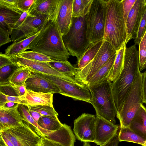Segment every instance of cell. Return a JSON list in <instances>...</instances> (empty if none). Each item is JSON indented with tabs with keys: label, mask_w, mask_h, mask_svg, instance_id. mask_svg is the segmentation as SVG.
<instances>
[{
	"label": "cell",
	"mask_w": 146,
	"mask_h": 146,
	"mask_svg": "<svg viewBox=\"0 0 146 146\" xmlns=\"http://www.w3.org/2000/svg\"><path fill=\"white\" fill-rule=\"evenodd\" d=\"M11 57L18 67H23L28 68L32 72L39 73L54 76L71 82L78 84L76 82L74 78L69 77L57 71L51 67L47 62L32 60L18 55Z\"/></svg>",
	"instance_id": "13"
},
{
	"label": "cell",
	"mask_w": 146,
	"mask_h": 146,
	"mask_svg": "<svg viewBox=\"0 0 146 146\" xmlns=\"http://www.w3.org/2000/svg\"><path fill=\"white\" fill-rule=\"evenodd\" d=\"M49 20L47 16H33L29 14L20 26L13 30L10 35L11 41L13 42L18 41L38 33Z\"/></svg>",
	"instance_id": "11"
},
{
	"label": "cell",
	"mask_w": 146,
	"mask_h": 146,
	"mask_svg": "<svg viewBox=\"0 0 146 146\" xmlns=\"http://www.w3.org/2000/svg\"><path fill=\"white\" fill-rule=\"evenodd\" d=\"M119 142L117 134L106 144L103 146H118Z\"/></svg>",
	"instance_id": "46"
},
{
	"label": "cell",
	"mask_w": 146,
	"mask_h": 146,
	"mask_svg": "<svg viewBox=\"0 0 146 146\" xmlns=\"http://www.w3.org/2000/svg\"><path fill=\"white\" fill-rule=\"evenodd\" d=\"M22 13L0 6V28L10 36Z\"/></svg>",
	"instance_id": "20"
},
{
	"label": "cell",
	"mask_w": 146,
	"mask_h": 146,
	"mask_svg": "<svg viewBox=\"0 0 146 146\" xmlns=\"http://www.w3.org/2000/svg\"><path fill=\"white\" fill-rule=\"evenodd\" d=\"M137 0H122L123 17L125 23L128 15Z\"/></svg>",
	"instance_id": "39"
},
{
	"label": "cell",
	"mask_w": 146,
	"mask_h": 146,
	"mask_svg": "<svg viewBox=\"0 0 146 146\" xmlns=\"http://www.w3.org/2000/svg\"><path fill=\"white\" fill-rule=\"evenodd\" d=\"M112 45L104 41L92 60L80 72L76 73L74 78L78 84L87 85L92 76L116 53Z\"/></svg>",
	"instance_id": "9"
},
{
	"label": "cell",
	"mask_w": 146,
	"mask_h": 146,
	"mask_svg": "<svg viewBox=\"0 0 146 146\" xmlns=\"http://www.w3.org/2000/svg\"><path fill=\"white\" fill-rule=\"evenodd\" d=\"M17 64L14 63L5 66L0 68V82L8 81L7 78L13 71L18 68Z\"/></svg>",
	"instance_id": "36"
},
{
	"label": "cell",
	"mask_w": 146,
	"mask_h": 146,
	"mask_svg": "<svg viewBox=\"0 0 146 146\" xmlns=\"http://www.w3.org/2000/svg\"><path fill=\"white\" fill-rule=\"evenodd\" d=\"M0 139L6 146H14L12 142L1 133H0Z\"/></svg>",
	"instance_id": "47"
},
{
	"label": "cell",
	"mask_w": 146,
	"mask_h": 146,
	"mask_svg": "<svg viewBox=\"0 0 146 146\" xmlns=\"http://www.w3.org/2000/svg\"><path fill=\"white\" fill-rule=\"evenodd\" d=\"M25 96H14L5 94L0 90V106H2L9 102H13L22 104Z\"/></svg>",
	"instance_id": "35"
},
{
	"label": "cell",
	"mask_w": 146,
	"mask_h": 146,
	"mask_svg": "<svg viewBox=\"0 0 146 146\" xmlns=\"http://www.w3.org/2000/svg\"><path fill=\"white\" fill-rule=\"evenodd\" d=\"M119 142H131L146 146V138L133 131L128 127L120 128L118 134Z\"/></svg>",
	"instance_id": "26"
},
{
	"label": "cell",
	"mask_w": 146,
	"mask_h": 146,
	"mask_svg": "<svg viewBox=\"0 0 146 146\" xmlns=\"http://www.w3.org/2000/svg\"><path fill=\"white\" fill-rule=\"evenodd\" d=\"M60 0H35L29 11L33 16H47L50 20L56 19L58 12Z\"/></svg>",
	"instance_id": "17"
},
{
	"label": "cell",
	"mask_w": 146,
	"mask_h": 146,
	"mask_svg": "<svg viewBox=\"0 0 146 146\" xmlns=\"http://www.w3.org/2000/svg\"><path fill=\"white\" fill-rule=\"evenodd\" d=\"M84 17L88 41L94 44L104 39L105 9L104 0H93Z\"/></svg>",
	"instance_id": "7"
},
{
	"label": "cell",
	"mask_w": 146,
	"mask_h": 146,
	"mask_svg": "<svg viewBox=\"0 0 146 146\" xmlns=\"http://www.w3.org/2000/svg\"><path fill=\"white\" fill-rule=\"evenodd\" d=\"M117 53L111 56L108 61L92 77L87 85L102 82L108 79V76L114 63Z\"/></svg>",
	"instance_id": "23"
},
{
	"label": "cell",
	"mask_w": 146,
	"mask_h": 146,
	"mask_svg": "<svg viewBox=\"0 0 146 146\" xmlns=\"http://www.w3.org/2000/svg\"><path fill=\"white\" fill-rule=\"evenodd\" d=\"M0 146H6L4 143L0 139Z\"/></svg>",
	"instance_id": "50"
},
{
	"label": "cell",
	"mask_w": 146,
	"mask_h": 146,
	"mask_svg": "<svg viewBox=\"0 0 146 146\" xmlns=\"http://www.w3.org/2000/svg\"><path fill=\"white\" fill-rule=\"evenodd\" d=\"M35 0H18L17 7L18 11L23 13L29 12Z\"/></svg>",
	"instance_id": "38"
},
{
	"label": "cell",
	"mask_w": 146,
	"mask_h": 146,
	"mask_svg": "<svg viewBox=\"0 0 146 146\" xmlns=\"http://www.w3.org/2000/svg\"><path fill=\"white\" fill-rule=\"evenodd\" d=\"M93 0H73L72 17H84L88 12Z\"/></svg>",
	"instance_id": "30"
},
{
	"label": "cell",
	"mask_w": 146,
	"mask_h": 146,
	"mask_svg": "<svg viewBox=\"0 0 146 146\" xmlns=\"http://www.w3.org/2000/svg\"><path fill=\"white\" fill-rule=\"evenodd\" d=\"M27 107L29 109L36 111L43 115L58 118V114L55 111L53 106L38 105Z\"/></svg>",
	"instance_id": "33"
},
{
	"label": "cell",
	"mask_w": 146,
	"mask_h": 146,
	"mask_svg": "<svg viewBox=\"0 0 146 146\" xmlns=\"http://www.w3.org/2000/svg\"><path fill=\"white\" fill-rule=\"evenodd\" d=\"M142 74L139 70L116 117L120 128L128 127L140 106L146 103V94L142 88Z\"/></svg>",
	"instance_id": "5"
},
{
	"label": "cell",
	"mask_w": 146,
	"mask_h": 146,
	"mask_svg": "<svg viewBox=\"0 0 146 146\" xmlns=\"http://www.w3.org/2000/svg\"><path fill=\"white\" fill-rule=\"evenodd\" d=\"M47 63L53 68L69 77L74 78L76 73L77 68L74 67L68 60H53Z\"/></svg>",
	"instance_id": "29"
},
{
	"label": "cell",
	"mask_w": 146,
	"mask_h": 146,
	"mask_svg": "<svg viewBox=\"0 0 146 146\" xmlns=\"http://www.w3.org/2000/svg\"><path fill=\"white\" fill-rule=\"evenodd\" d=\"M104 41V39H103L92 44L80 59L77 60L78 67L76 73L82 70L92 60Z\"/></svg>",
	"instance_id": "25"
},
{
	"label": "cell",
	"mask_w": 146,
	"mask_h": 146,
	"mask_svg": "<svg viewBox=\"0 0 146 146\" xmlns=\"http://www.w3.org/2000/svg\"><path fill=\"white\" fill-rule=\"evenodd\" d=\"M40 31L29 37L18 41L13 42L5 50V53L11 57L17 55L19 54L28 50L29 45L38 35Z\"/></svg>",
	"instance_id": "24"
},
{
	"label": "cell",
	"mask_w": 146,
	"mask_h": 146,
	"mask_svg": "<svg viewBox=\"0 0 146 146\" xmlns=\"http://www.w3.org/2000/svg\"><path fill=\"white\" fill-rule=\"evenodd\" d=\"M126 44H125L117 51L113 65L110 71L108 79L111 82L116 80L119 76L123 66L124 56Z\"/></svg>",
	"instance_id": "27"
},
{
	"label": "cell",
	"mask_w": 146,
	"mask_h": 146,
	"mask_svg": "<svg viewBox=\"0 0 146 146\" xmlns=\"http://www.w3.org/2000/svg\"><path fill=\"white\" fill-rule=\"evenodd\" d=\"M139 70L138 51L135 44L129 48L126 46L123 69L118 78L111 83L117 111L120 109Z\"/></svg>",
	"instance_id": "3"
},
{
	"label": "cell",
	"mask_w": 146,
	"mask_h": 146,
	"mask_svg": "<svg viewBox=\"0 0 146 146\" xmlns=\"http://www.w3.org/2000/svg\"><path fill=\"white\" fill-rule=\"evenodd\" d=\"M19 104L12 108L0 106V133L23 123V119L18 109Z\"/></svg>",
	"instance_id": "19"
},
{
	"label": "cell",
	"mask_w": 146,
	"mask_h": 146,
	"mask_svg": "<svg viewBox=\"0 0 146 146\" xmlns=\"http://www.w3.org/2000/svg\"><path fill=\"white\" fill-rule=\"evenodd\" d=\"M146 12L143 15L138 29L134 42L135 44L139 45L146 33Z\"/></svg>",
	"instance_id": "37"
},
{
	"label": "cell",
	"mask_w": 146,
	"mask_h": 146,
	"mask_svg": "<svg viewBox=\"0 0 146 146\" xmlns=\"http://www.w3.org/2000/svg\"><path fill=\"white\" fill-rule=\"evenodd\" d=\"M105 22L104 39L116 51L125 44L127 38L122 0H104Z\"/></svg>",
	"instance_id": "2"
},
{
	"label": "cell",
	"mask_w": 146,
	"mask_h": 146,
	"mask_svg": "<svg viewBox=\"0 0 146 146\" xmlns=\"http://www.w3.org/2000/svg\"><path fill=\"white\" fill-rule=\"evenodd\" d=\"M42 137V139L40 146H62L53 142L45 137Z\"/></svg>",
	"instance_id": "44"
},
{
	"label": "cell",
	"mask_w": 146,
	"mask_h": 146,
	"mask_svg": "<svg viewBox=\"0 0 146 146\" xmlns=\"http://www.w3.org/2000/svg\"><path fill=\"white\" fill-rule=\"evenodd\" d=\"M128 127L146 138V110L143 104L141 105Z\"/></svg>",
	"instance_id": "22"
},
{
	"label": "cell",
	"mask_w": 146,
	"mask_h": 146,
	"mask_svg": "<svg viewBox=\"0 0 146 146\" xmlns=\"http://www.w3.org/2000/svg\"><path fill=\"white\" fill-rule=\"evenodd\" d=\"M146 12V0H137L130 11L125 23L127 42L135 39L142 17Z\"/></svg>",
	"instance_id": "14"
},
{
	"label": "cell",
	"mask_w": 146,
	"mask_h": 146,
	"mask_svg": "<svg viewBox=\"0 0 146 146\" xmlns=\"http://www.w3.org/2000/svg\"><path fill=\"white\" fill-rule=\"evenodd\" d=\"M31 72L28 68L20 67L15 69L7 78L10 83L16 86L25 84L27 79L30 77Z\"/></svg>",
	"instance_id": "28"
},
{
	"label": "cell",
	"mask_w": 146,
	"mask_h": 146,
	"mask_svg": "<svg viewBox=\"0 0 146 146\" xmlns=\"http://www.w3.org/2000/svg\"><path fill=\"white\" fill-rule=\"evenodd\" d=\"M96 117L84 113L74 121L73 133L76 138L81 142H94Z\"/></svg>",
	"instance_id": "12"
},
{
	"label": "cell",
	"mask_w": 146,
	"mask_h": 146,
	"mask_svg": "<svg viewBox=\"0 0 146 146\" xmlns=\"http://www.w3.org/2000/svg\"><path fill=\"white\" fill-rule=\"evenodd\" d=\"M9 36L3 30L0 28V48L2 46L11 42Z\"/></svg>",
	"instance_id": "42"
},
{
	"label": "cell",
	"mask_w": 146,
	"mask_h": 146,
	"mask_svg": "<svg viewBox=\"0 0 146 146\" xmlns=\"http://www.w3.org/2000/svg\"><path fill=\"white\" fill-rule=\"evenodd\" d=\"M38 125L44 129L52 131L60 129L63 125L58 118L43 115L39 119Z\"/></svg>",
	"instance_id": "31"
},
{
	"label": "cell",
	"mask_w": 146,
	"mask_h": 146,
	"mask_svg": "<svg viewBox=\"0 0 146 146\" xmlns=\"http://www.w3.org/2000/svg\"><path fill=\"white\" fill-rule=\"evenodd\" d=\"M139 45V70L141 72L146 68V33Z\"/></svg>",
	"instance_id": "34"
},
{
	"label": "cell",
	"mask_w": 146,
	"mask_h": 146,
	"mask_svg": "<svg viewBox=\"0 0 146 146\" xmlns=\"http://www.w3.org/2000/svg\"><path fill=\"white\" fill-rule=\"evenodd\" d=\"M18 104L14 102H9L5 104L2 106L7 108H12L15 107Z\"/></svg>",
	"instance_id": "48"
},
{
	"label": "cell",
	"mask_w": 146,
	"mask_h": 146,
	"mask_svg": "<svg viewBox=\"0 0 146 146\" xmlns=\"http://www.w3.org/2000/svg\"><path fill=\"white\" fill-rule=\"evenodd\" d=\"M73 0H60L58 12L56 23L62 36L68 32L72 21Z\"/></svg>",
	"instance_id": "16"
},
{
	"label": "cell",
	"mask_w": 146,
	"mask_h": 146,
	"mask_svg": "<svg viewBox=\"0 0 146 146\" xmlns=\"http://www.w3.org/2000/svg\"><path fill=\"white\" fill-rule=\"evenodd\" d=\"M84 17H72L68 32L62 36L64 44L70 55L76 57L77 60L92 44L86 38Z\"/></svg>",
	"instance_id": "6"
},
{
	"label": "cell",
	"mask_w": 146,
	"mask_h": 146,
	"mask_svg": "<svg viewBox=\"0 0 146 146\" xmlns=\"http://www.w3.org/2000/svg\"><path fill=\"white\" fill-rule=\"evenodd\" d=\"M53 94L36 92L26 89L22 104L27 106L38 105L53 106Z\"/></svg>",
	"instance_id": "21"
},
{
	"label": "cell",
	"mask_w": 146,
	"mask_h": 146,
	"mask_svg": "<svg viewBox=\"0 0 146 146\" xmlns=\"http://www.w3.org/2000/svg\"><path fill=\"white\" fill-rule=\"evenodd\" d=\"M119 126L100 117H95L94 141L97 145H105L117 133Z\"/></svg>",
	"instance_id": "15"
},
{
	"label": "cell",
	"mask_w": 146,
	"mask_h": 146,
	"mask_svg": "<svg viewBox=\"0 0 146 146\" xmlns=\"http://www.w3.org/2000/svg\"><path fill=\"white\" fill-rule=\"evenodd\" d=\"M14 62L11 57L5 53L0 52V68L2 67Z\"/></svg>",
	"instance_id": "41"
},
{
	"label": "cell",
	"mask_w": 146,
	"mask_h": 146,
	"mask_svg": "<svg viewBox=\"0 0 146 146\" xmlns=\"http://www.w3.org/2000/svg\"><path fill=\"white\" fill-rule=\"evenodd\" d=\"M34 73V72H33ZM56 86L61 94L74 100L82 101L91 104V96L87 85L71 82L58 77L35 73Z\"/></svg>",
	"instance_id": "10"
},
{
	"label": "cell",
	"mask_w": 146,
	"mask_h": 146,
	"mask_svg": "<svg viewBox=\"0 0 146 146\" xmlns=\"http://www.w3.org/2000/svg\"><path fill=\"white\" fill-rule=\"evenodd\" d=\"M28 109L30 115L35 121L37 123L40 118L43 115L36 111L31 110L29 108Z\"/></svg>",
	"instance_id": "45"
},
{
	"label": "cell",
	"mask_w": 146,
	"mask_h": 146,
	"mask_svg": "<svg viewBox=\"0 0 146 146\" xmlns=\"http://www.w3.org/2000/svg\"><path fill=\"white\" fill-rule=\"evenodd\" d=\"M17 55L32 60L48 62L52 61L49 57L42 53L32 51H26Z\"/></svg>",
	"instance_id": "32"
},
{
	"label": "cell",
	"mask_w": 146,
	"mask_h": 146,
	"mask_svg": "<svg viewBox=\"0 0 146 146\" xmlns=\"http://www.w3.org/2000/svg\"><path fill=\"white\" fill-rule=\"evenodd\" d=\"M1 133L14 146H40L42 139L34 127L25 121L19 125Z\"/></svg>",
	"instance_id": "8"
},
{
	"label": "cell",
	"mask_w": 146,
	"mask_h": 146,
	"mask_svg": "<svg viewBox=\"0 0 146 146\" xmlns=\"http://www.w3.org/2000/svg\"><path fill=\"white\" fill-rule=\"evenodd\" d=\"M56 19L48 20L44 24L28 49L43 54L52 60H68L70 55L65 46Z\"/></svg>",
	"instance_id": "1"
},
{
	"label": "cell",
	"mask_w": 146,
	"mask_h": 146,
	"mask_svg": "<svg viewBox=\"0 0 146 146\" xmlns=\"http://www.w3.org/2000/svg\"><path fill=\"white\" fill-rule=\"evenodd\" d=\"M29 12H25L22 13L21 15L14 26L13 29H15L20 26L29 15Z\"/></svg>",
	"instance_id": "43"
},
{
	"label": "cell",
	"mask_w": 146,
	"mask_h": 146,
	"mask_svg": "<svg viewBox=\"0 0 146 146\" xmlns=\"http://www.w3.org/2000/svg\"><path fill=\"white\" fill-rule=\"evenodd\" d=\"M112 82L108 79L101 83L87 86L91 96V104L96 116L115 124L117 112L114 99Z\"/></svg>",
	"instance_id": "4"
},
{
	"label": "cell",
	"mask_w": 146,
	"mask_h": 146,
	"mask_svg": "<svg viewBox=\"0 0 146 146\" xmlns=\"http://www.w3.org/2000/svg\"><path fill=\"white\" fill-rule=\"evenodd\" d=\"M26 88L36 92L60 94V91L54 84L35 73L31 72L25 82Z\"/></svg>",
	"instance_id": "18"
},
{
	"label": "cell",
	"mask_w": 146,
	"mask_h": 146,
	"mask_svg": "<svg viewBox=\"0 0 146 146\" xmlns=\"http://www.w3.org/2000/svg\"><path fill=\"white\" fill-rule=\"evenodd\" d=\"M18 0H0V6L18 11L17 7Z\"/></svg>",
	"instance_id": "40"
},
{
	"label": "cell",
	"mask_w": 146,
	"mask_h": 146,
	"mask_svg": "<svg viewBox=\"0 0 146 146\" xmlns=\"http://www.w3.org/2000/svg\"><path fill=\"white\" fill-rule=\"evenodd\" d=\"M83 146H91L89 142H84Z\"/></svg>",
	"instance_id": "49"
}]
</instances>
